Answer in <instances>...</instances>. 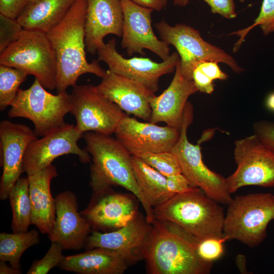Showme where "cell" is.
<instances>
[{"instance_id": "1", "label": "cell", "mask_w": 274, "mask_h": 274, "mask_svg": "<svg viewBox=\"0 0 274 274\" xmlns=\"http://www.w3.org/2000/svg\"><path fill=\"white\" fill-rule=\"evenodd\" d=\"M87 0H76L64 17L47 32L56 62V89L66 91L78 78L90 73L102 78L106 71L86 57L85 22Z\"/></svg>"}, {"instance_id": "2", "label": "cell", "mask_w": 274, "mask_h": 274, "mask_svg": "<svg viewBox=\"0 0 274 274\" xmlns=\"http://www.w3.org/2000/svg\"><path fill=\"white\" fill-rule=\"evenodd\" d=\"M85 149L90 154V186L96 195L107 192L111 187L120 186L130 191L141 202L146 213V221L155 220L153 207L142 194L136 181L132 165V155L116 139L93 131L82 136Z\"/></svg>"}, {"instance_id": "3", "label": "cell", "mask_w": 274, "mask_h": 274, "mask_svg": "<svg viewBox=\"0 0 274 274\" xmlns=\"http://www.w3.org/2000/svg\"><path fill=\"white\" fill-rule=\"evenodd\" d=\"M144 250V259L152 274H207L213 262L198 255L196 240L183 231H174L155 219Z\"/></svg>"}, {"instance_id": "4", "label": "cell", "mask_w": 274, "mask_h": 274, "mask_svg": "<svg viewBox=\"0 0 274 274\" xmlns=\"http://www.w3.org/2000/svg\"><path fill=\"white\" fill-rule=\"evenodd\" d=\"M153 210L155 219L176 225L196 241L223 236V209L200 188L175 194Z\"/></svg>"}, {"instance_id": "5", "label": "cell", "mask_w": 274, "mask_h": 274, "mask_svg": "<svg viewBox=\"0 0 274 274\" xmlns=\"http://www.w3.org/2000/svg\"><path fill=\"white\" fill-rule=\"evenodd\" d=\"M223 236L253 248L267 236V228L274 219V194L255 193L237 195L228 204Z\"/></svg>"}, {"instance_id": "6", "label": "cell", "mask_w": 274, "mask_h": 274, "mask_svg": "<svg viewBox=\"0 0 274 274\" xmlns=\"http://www.w3.org/2000/svg\"><path fill=\"white\" fill-rule=\"evenodd\" d=\"M0 64L34 76L45 88H56V58L46 32L23 28L0 53Z\"/></svg>"}, {"instance_id": "7", "label": "cell", "mask_w": 274, "mask_h": 274, "mask_svg": "<svg viewBox=\"0 0 274 274\" xmlns=\"http://www.w3.org/2000/svg\"><path fill=\"white\" fill-rule=\"evenodd\" d=\"M71 109V94L63 91L54 95L35 78L28 89H19L8 114L11 118L29 119L36 135L43 136L65 124L64 117Z\"/></svg>"}, {"instance_id": "8", "label": "cell", "mask_w": 274, "mask_h": 274, "mask_svg": "<svg viewBox=\"0 0 274 274\" xmlns=\"http://www.w3.org/2000/svg\"><path fill=\"white\" fill-rule=\"evenodd\" d=\"M193 118V107L188 102L184 110L178 141L171 151L177 158L182 173L192 186L200 188L208 197L221 204H228L232 200L226 178L204 163L200 144L194 145L188 140L187 129Z\"/></svg>"}, {"instance_id": "9", "label": "cell", "mask_w": 274, "mask_h": 274, "mask_svg": "<svg viewBox=\"0 0 274 274\" xmlns=\"http://www.w3.org/2000/svg\"><path fill=\"white\" fill-rule=\"evenodd\" d=\"M160 39L176 49L180 57L179 67L182 74L192 80L193 72L198 63L214 61L228 65L236 73L243 69L234 58L219 47L205 41L198 30L184 24H168L164 20L155 24Z\"/></svg>"}, {"instance_id": "10", "label": "cell", "mask_w": 274, "mask_h": 274, "mask_svg": "<svg viewBox=\"0 0 274 274\" xmlns=\"http://www.w3.org/2000/svg\"><path fill=\"white\" fill-rule=\"evenodd\" d=\"M233 154L237 168L226 178L231 194L246 186L274 187V152L255 134L236 140Z\"/></svg>"}, {"instance_id": "11", "label": "cell", "mask_w": 274, "mask_h": 274, "mask_svg": "<svg viewBox=\"0 0 274 274\" xmlns=\"http://www.w3.org/2000/svg\"><path fill=\"white\" fill-rule=\"evenodd\" d=\"M71 94L70 113L76 126L83 134L88 131L110 135L127 114L115 103L89 85H76Z\"/></svg>"}, {"instance_id": "12", "label": "cell", "mask_w": 274, "mask_h": 274, "mask_svg": "<svg viewBox=\"0 0 274 274\" xmlns=\"http://www.w3.org/2000/svg\"><path fill=\"white\" fill-rule=\"evenodd\" d=\"M83 133L76 125L66 123L40 139L31 142L25 151L23 160V172L30 175L39 172L56 158L64 155H76L83 163L91 161L90 154L78 145Z\"/></svg>"}, {"instance_id": "13", "label": "cell", "mask_w": 274, "mask_h": 274, "mask_svg": "<svg viewBox=\"0 0 274 274\" xmlns=\"http://www.w3.org/2000/svg\"><path fill=\"white\" fill-rule=\"evenodd\" d=\"M97 53L98 60L105 62L109 70L138 82L154 92L158 89L159 78L175 71L180 60L176 52L161 62L145 57L126 58L117 51L114 38L105 43Z\"/></svg>"}, {"instance_id": "14", "label": "cell", "mask_w": 274, "mask_h": 274, "mask_svg": "<svg viewBox=\"0 0 274 274\" xmlns=\"http://www.w3.org/2000/svg\"><path fill=\"white\" fill-rule=\"evenodd\" d=\"M114 133L132 156H139L146 153L171 151L179 140L180 131L168 125L140 122L127 115Z\"/></svg>"}, {"instance_id": "15", "label": "cell", "mask_w": 274, "mask_h": 274, "mask_svg": "<svg viewBox=\"0 0 274 274\" xmlns=\"http://www.w3.org/2000/svg\"><path fill=\"white\" fill-rule=\"evenodd\" d=\"M123 15L121 46L127 54H144L148 49L162 60L169 56V45L158 39L152 27L153 10L138 5L131 0H120Z\"/></svg>"}, {"instance_id": "16", "label": "cell", "mask_w": 274, "mask_h": 274, "mask_svg": "<svg viewBox=\"0 0 274 274\" xmlns=\"http://www.w3.org/2000/svg\"><path fill=\"white\" fill-rule=\"evenodd\" d=\"M28 126L5 120L0 123V140L3 173L0 199L9 198L10 192L23 173V160L29 144L38 139Z\"/></svg>"}, {"instance_id": "17", "label": "cell", "mask_w": 274, "mask_h": 274, "mask_svg": "<svg viewBox=\"0 0 274 274\" xmlns=\"http://www.w3.org/2000/svg\"><path fill=\"white\" fill-rule=\"evenodd\" d=\"M95 86L100 93L127 115L150 121V101L156 95L144 85L108 70L100 83Z\"/></svg>"}, {"instance_id": "18", "label": "cell", "mask_w": 274, "mask_h": 274, "mask_svg": "<svg viewBox=\"0 0 274 274\" xmlns=\"http://www.w3.org/2000/svg\"><path fill=\"white\" fill-rule=\"evenodd\" d=\"M56 219L49 235L51 242L60 244L64 249L79 250L85 245L91 226L78 211L76 195L70 191L55 198Z\"/></svg>"}, {"instance_id": "19", "label": "cell", "mask_w": 274, "mask_h": 274, "mask_svg": "<svg viewBox=\"0 0 274 274\" xmlns=\"http://www.w3.org/2000/svg\"><path fill=\"white\" fill-rule=\"evenodd\" d=\"M151 229L136 215L128 224L114 231H91L85 245L88 249L101 248L116 251L131 263L144 258Z\"/></svg>"}, {"instance_id": "20", "label": "cell", "mask_w": 274, "mask_h": 274, "mask_svg": "<svg viewBox=\"0 0 274 274\" xmlns=\"http://www.w3.org/2000/svg\"><path fill=\"white\" fill-rule=\"evenodd\" d=\"M123 15L120 0H87L85 22L86 50L94 54L109 35L122 37Z\"/></svg>"}, {"instance_id": "21", "label": "cell", "mask_w": 274, "mask_h": 274, "mask_svg": "<svg viewBox=\"0 0 274 274\" xmlns=\"http://www.w3.org/2000/svg\"><path fill=\"white\" fill-rule=\"evenodd\" d=\"M179 61L169 86L150 101L152 113L149 122H164L180 131L187 99L198 91L193 80L186 79L182 74Z\"/></svg>"}, {"instance_id": "22", "label": "cell", "mask_w": 274, "mask_h": 274, "mask_svg": "<svg viewBox=\"0 0 274 274\" xmlns=\"http://www.w3.org/2000/svg\"><path fill=\"white\" fill-rule=\"evenodd\" d=\"M58 174L52 164L43 170L27 175L31 206V223L44 234L53 230L56 219V205L50 189L51 182Z\"/></svg>"}, {"instance_id": "23", "label": "cell", "mask_w": 274, "mask_h": 274, "mask_svg": "<svg viewBox=\"0 0 274 274\" xmlns=\"http://www.w3.org/2000/svg\"><path fill=\"white\" fill-rule=\"evenodd\" d=\"M133 200L114 193L101 196L80 214L94 228H117L130 222L136 215Z\"/></svg>"}, {"instance_id": "24", "label": "cell", "mask_w": 274, "mask_h": 274, "mask_svg": "<svg viewBox=\"0 0 274 274\" xmlns=\"http://www.w3.org/2000/svg\"><path fill=\"white\" fill-rule=\"evenodd\" d=\"M129 261L119 253L101 248L65 256L60 269L79 274H122Z\"/></svg>"}, {"instance_id": "25", "label": "cell", "mask_w": 274, "mask_h": 274, "mask_svg": "<svg viewBox=\"0 0 274 274\" xmlns=\"http://www.w3.org/2000/svg\"><path fill=\"white\" fill-rule=\"evenodd\" d=\"M76 0H31L16 18L24 29L47 32L65 15Z\"/></svg>"}, {"instance_id": "26", "label": "cell", "mask_w": 274, "mask_h": 274, "mask_svg": "<svg viewBox=\"0 0 274 274\" xmlns=\"http://www.w3.org/2000/svg\"><path fill=\"white\" fill-rule=\"evenodd\" d=\"M132 165L139 188L153 209L174 195L167 189L166 177L140 157L132 156Z\"/></svg>"}, {"instance_id": "27", "label": "cell", "mask_w": 274, "mask_h": 274, "mask_svg": "<svg viewBox=\"0 0 274 274\" xmlns=\"http://www.w3.org/2000/svg\"><path fill=\"white\" fill-rule=\"evenodd\" d=\"M12 211L11 228L13 232L28 231L31 223V206L27 177H20L9 196Z\"/></svg>"}, {"instance_id": "28", "label": "cell", "mask_w": 274, "mask_h": 274, "mask_svg": "<svg viewBox=\"0 0 274 274\" xmlns=\"http://www.w3.org/2000/svg\"><path fill=\"white\" fill-rule=\"evenodd\" d=\"M40 242L36 229L21 232L0 233V260L9 262L13 267L21 269L20 258L28 248Z\"/></svg>"}, {"instance_id": "29", "label": "cell", "mask_w": 274, "mask_h": 274, "mask_svg": "<svg viewBox=\"0 0 274 274\" xmlns=\"http://www.w3.org/2000/svg\"><path fill=\"white\" fill-rule=\"evenodd\" d=\"M28 75L11 66L0 64V110L11 106L16 97L20 85Z\"/></svg>"}, {"instance_id": "30", "label": "cell", "mask_w": 274, "mask_h": 274, "mask_svg": "<svg viewBox=\"0 0 274 274\" xmlns=\"http://www.w3.org/2000/svg\"><path fill=\"white\" fill-rule=\"evenodd\" d=\"M257 25L260 27L264 35L274 31V0H263L260 13L253 23L247 28L231 33L239 38L233 47L234 52L239 49L248 33Z\"/></svg>"}, {"instance_id": "31", "label": "cell", "mask_w": 274, "mask_h": 274, "mask_svg": "<svg viewBox=\"0 0 274 274\" xmlns=\"http://www.w3.org/2000/svg\"><path fill=\"white\" fill-rule=\"evenodd\" d=\"M138 157L165 177L182 173L179 161L172 151L146 153Z\"/></svg>"}, {"instance_id": "32", "label": "cell", "mask_w": 274, "mask_h": 274, "mask_svg": "<svg viewBox=\"0 0 274 274\" xmlns=\"http://www.w3.org/2000/svg\"><path fill=\"white\" fill-rule=\"evenodd\" d=\"M63 247L59 243L51 242V246L45 256L39 260H35L27 274H47L58 265L65 256L62 254Z\"/></svg>"}, {"instance_id": "33", "label": "cell", "mask_w": 274, "mask_h": 274, "mask_svg": "<svg viewBox=\"0 0 274 274\" xmlns=\"http://www.w3.org/2000/svg\"><path fill=\"white\" fill-rule=\"evenodd\" d=\"M228 240L226 236L209 237L196 241L195 246L198 256L204 261L213 262L224 254V243Z\"/></svg>"}, {"instance_id": "34", "label": "cell", "mask_w": 274, "mask_h": 274, "mask_svg": "<svg viewBox=\"0 0 274 274\" xmlns=\"http://www.w3.org/2000/svg\"><path fill=\"white\" fill-rule=\"evenodd\" d=\"M23 29L17 19L0 13V53L17 39Z\"/></svg>"}, {"instance_id": "35", "label": "cell", "mask_w": 274, "mask_h": 274, "mask_svg": "<svg viewBox=\"0 0 274 274\" xmlns=\"http://www.w3.org/2000/svg\"><path fill=\"white\" fill-rule=\"evenodd\" d=\"M253 130L261 142L274 152V122L261 120L253 125Z\"/></svg>"}, {"instance_id": "36", "label": "cell", "mask_w": 274, "mask_h": 274, "mask_svg": "<svg viewBox=\"0 0 274 274\" xmlns=\"http://www.w3.org/2000/svg\"><path fill=\"white\" fill-rule=\"evenodd\" d=\"M166 177L167 189L174 195L190 192L199 188L192 186L188 179L182 173Z\"/></svg>"}, {"instance_id": "37", "label": "cell", "mask_w": 274, "mask_h": 274, "mask_svg": "<svg viewBox=\"0 0 274 274\" xmlns=\"http://www.w3.org/2000/svg\"><path fill=\"white\" fill-rule=\"evenodd\" d=\"M210 7L213 13H217L227 18L236 16L233 0H203Z\"/></svg>"}, {"instance_id": "38", "label": "cell", "mask_w": 274, "mask_h": 274, "mask_svg": "<svg viewBox=\"0 0 274 274\" xmlns=\"http://www.w3.org/2000/svg\"><path fill=\"white\" fill-rule=\"evenodd\" d=\"M31 0H0V13L16 19Z\"/></svg>"}, {"instance_id": "39", "label": "cell", "mask_w": 274, "mask_h": 274, "mask_svg": "<svg viewBox=\"0 0 274 274\" xmlns=\"http://www.w3.org/2000/svg\"><path fill=\"white\" fill-rule=\"evenodd\" d=\"M218 63L214 61H203L198 63L196 67L199 68L213 81L225 80L227 79L228 75L220 69Z\"/></svg>"}, {"instance_id": "40", "label": "cell", "mask_w": 274, "mask_h": 274, "mask_svg": "<svg viewBox=\"0 0 274 274\" xmlns=\"http://www.w3.org/2000/svg\"><path fill=\"white\" fill-rule=\"evenodd\" d=\"M192 80L198 91L207 94H211L213 92V81L197 67H195L193 72Z\"/></svg>"}, {"instance_id": "41", "label": "cell", "mask_w": 274, "mask_h": 274, "mask_svg": "<svg viewBox=\"0 0 274 274\" xmlns=\"http://www.w3.org/2000/svg\"><path fill=\"white\" fill-rule=\"evenodd\" d=\"M141 6L157 11H161L166 6L167 0H131Z\"/></svg>"}, {"instance_id": "42", "label": "cell", "mask_w": 274, "mask_h": 274, "mask_svg": "<svg viewBox=\"0 0 274 274\" xmlns=\"http://www.w3.org/2000/svg\"><path fill=\"white\" fill-rule=\"evenodd\" d=\"M21 273V269H16L10 264L8 265L6 261L0 260L1 274H20Z\"/></svg>"}, {"instance_id": "43", "label": "cell", "mask_w": 274, "mask_h": 274, "mask_svg": "<svg viewBox=\"0 0 274 274\" xmlns=\"http://www.w3.org/2000/svg\"><path fill=\"white\" fill-rule=\"evenodd\" d=\"M265 104L268 110L274 112V91L268 94L265 99Z\"/></svg>"}, {"instance_id": "44", "label": "cell", "mask_w": 274, "mask_h": 274, "mask_svg": "<svg viewBox=\"0 0 274 274\" xmlns=\"http://www.w3.org/2000/svg\"><path fill=\"white\" fill-rule=\"evenodd\" d=\"M175 5L183 7L187 5L189 0H173Z\"/></svg>"}, {"instance_id": "45", "label": "cell", "mask_w": 274, "mask_h": 274, "mask_svg": "<svg viewBox=\"0 0 274 274\" xmlns=\"http://www.w3.org/2000/svg\"><path fill=\"white\" fill-rule=\"evenodd\" d=\"M241 3L244 2L245 0H239Z\"/></svg>"}]
</instances>
